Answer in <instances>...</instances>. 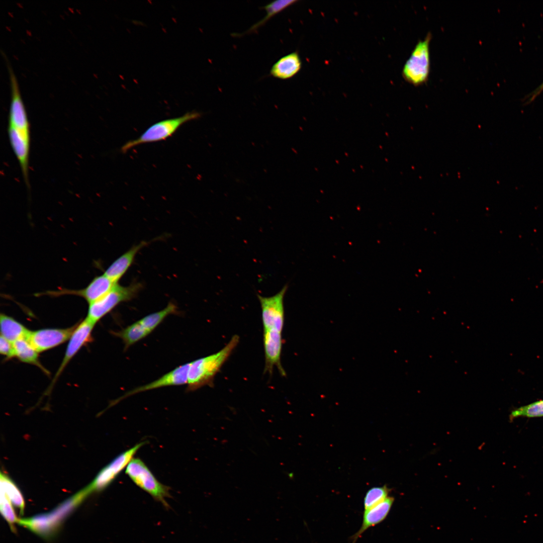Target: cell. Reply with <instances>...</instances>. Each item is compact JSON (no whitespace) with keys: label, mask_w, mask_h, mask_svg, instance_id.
I'll return each mask as SVG.
<instances>
[{"label":"cell","mask_w":543,"mask_h":543,"mask_svg":"<svg viewBox=\"0 0 543 543\" xmlns=\"http://www.w3.org/2000/svg\"><path fill=\"white\" fill-rule=\"evenodd\" d=\"M92 492L93 491L88 485L51 512L19 519L18 523L45 538H52L56 534L64 519Z\"/></svg>","instance_id":"obj_1"},{"label":"cell","mask_w":543,"mask_h":543,"mask_svg":"<svg viewBox=\"0 0 543 543\" xmlns=\"http://www.w3.org/2000/svg\"><path fill=\"white\" fill-rule=\"evenodd\" d=\"M239 340L238 335H234L219 351L190 363L187 391L213 386L215 376L236 348Z\"/></svg>","instance_id":"obj_2"},{"label":"cell","mask_w":543,"mask_h":543,"mask_svg":"<svg viewBox=\"0 0 543 543\" xmlns=\"http://www.w3.org/2000/svg\"><path fill=\"white\" fill-rule=\"evenodd\" d=\"M201 113L197 112H188L178 117L165 119L156 122L148 128L137 138L126 142L121 147V151L125 153L131 148L140 144L154 143L164 140L171 136L177 129L187 122L200 118Z\"/></svg>","instance_id":"obj_3"},{"label":"cell","mask_w":543,"mask_h":543,"mask_svg":"<svg viewBox=\"0 0 543 543\" xmlns=\"http://www.w3.org/2000/svg\"><path fill=\"white\" fill-rule=\"evenodd\" d=\"M431 39V34L428 33L424 39L419 40L403 66V77L414 86L422 85L428 80L430 69Z\"/></svg>","instance_id":"obj_4"},{"label":"cell","mask_w":543,"mask_h":543,"mask_svg":"<svg viewBox=\"0 0 543 543\" xmlns=\"http://www.w3.org/2000/svg\"><path fill=\"white\" fill-rule=\"evenodd\" d=\"M125 473L138 487L168 507L166 498L170 497L169 488L158 481L141 459L133 458L126 467Z\"/></svg>","instance_id":"obj_5"},{"label":"cell","mask_w":543,"mask_h":543,"mask_svg":"<svg viewBox=\"0 0 543 543\" xmlns=\"http://www.w3.org/2000/svg\"><path fill=\"white\" fill-rule=\"evenodd\" d=\"M140 283H133L128 286L117 284L107 294L89 304L86 319L95 324L120 303L134 298L141 289Z\"/></svg>","instance_id":"obj_6"},{"label":"cell","mask_w":543,"mask_h":543,"mask_svg":"<svg viewBox=\"0 0 543 543\" xmlns=\"http://www.w3.org/2000/svg\"><path fill=\"white\" fill-rule=\"evenodd\" d=\"M287 289L288 285H286L273 296L263 297L257 295L263 330L283 331L285 319L284 299Z\"/></svg>","instance_id":"obj_7"},{"label":"cell","mask_w":543,"mask_h":543,"mask_svg":"<svg viewBox=\"0 0 543 543\" xmlns=\"http://www.w3.org/2000/svg\"><path fill=\"white\" fill-rule=\"evenodd\" d=\"M143 441L122 452L103 468L89 484L93 492L101 491L108 487L124 469L138 450L145 444Z\"/></svg>","instance_id":"obj_8"},{"label":"cell","mask_w":543,"mask_h":543,"mask_svg":"<svg viewBox=\"0 0 543 543\" xmlns=\"http://www.w3.org/2000/svg\"><path fill=\"white\" fill-rule=\"evenodd\" d=\"M116 284L103 274L95 277L85 288L82 289H60L55 291H47L37 293L36 296L47 295L51 297H58L66 295H75L84 298L88 304H90L103 297Z\"/></svg>","instance_id":"obj_9"},{"label":"cell","mask_w":543,"mask_h":543,"mask_svg":"<svg viewBox=\"0 0 543 543\" xmlns=\"http://www.w3.org/2000/svg\"><path fill=\"white\" fill-rule=\"evenodd\" d=\"M78 324L66 328H45L30 330L26 339L38 352H43L69 340Z\"/></svg>","instance_id":"obj_10"},{"label":"cell","mask_w":543,"mask_h":543,"mask_svg":"<svg viewBox=\"0 0 543 543\" xmlns=\"http://www.w3.org/2000/svg\"><path fill=\"white\" fill-rule=\"evenodd\" d=\"M94 326V324L86 319L78 324L69 340L63 358L48 390L46 391V394L48 395L49 392L51 390L54 383L69 361L77 353L82 346L88 342Z\"/></svg>","instance_id":"obj_11"},{"label":"cell","mask_w":543,"mask_h":543,"mask_svg":"<svg viewBox=\"0 0 543 543\" xmlns=\"http://www.w3.org/2000/svg\"><path fill=\"white\" fill-rule=\"evenodd\" d=\"M263 343L265 355L264 373L272 374L276 367L282 376H285L286 372L281 361L283 346L282 332L263 330Z\"/></svg>","instance_id":"obj_12"},{"label":"cell","mask_w":543,"mask_h":543,"mask_svg":"<svg viewBox=\"0 0 543 543\" xmlns=\"http://www.w3.org/2000/svg\"><path fill=\"white\" fill-rule=\"evenodd\" d=\"M189 367L190 363L179 366L158 379L127 392L120 398L112 402L111 405L117 404L128 397L140 392L164 387L187 384Z\"/></svg>","instance_id":"obj_13"},{"label":"cell","mask_w":543,"mask_h":543,"mask_svg":"<svg viewBox=\"0 0 543 543\" xmlns=\"http://www.w3.org/2000/svg\"><path fill=\"white\" fill-rule=\"evenodd\" d=\"M8 136L12 148L19 162L25 185L30 189L29 179L30 134L8 126Z\"/></svg>","instance_id":"obj_14"},{"label":"cell","mask_w":543,"mask_h":543,"mask_svg":"<svg viewBox=\"0 0 543 543\" xmlns=\"http://www.w3.org/2000/svg\"><path fill=\"white\" fill-rule=\"evenodd\" d=\"M394 501L393 497L388 496L378 504L370 509L365 510L362 525L359 529L351 537L352 540V543H355L369 528L380 523L386 518Z\"/></svg>","instance_id":"obj_15"},{"label":"cell","mask_w":543,"mask_h":543,"mask_svg":"<svg viewBox=\"0 0 543 543\" xmlns=\"http://www.w3.org/2000/svg\"><path fill=\"white\" fill-rule=\"evenodd\" d=\"M143 241L134 245L116 259L106 270L104 275L114 283L117 284L133 263L139 250L149 244Z\"/></svg>","instance_id":"obj_16"},{"label":"cell","mask_w":543,"mask_h":543,"mask_svg":"<svg viewBox=\"0 0 543 543\" xmlns=\"http://www.w3.org/2000/svg\"><path fill=\"white\" fill-rule=\"evenodd\" d=\"M302 62L297 52H293L280 58L272 66L270 74L273 77L288 79L295 76L300 70Z\"/></svg>","instance_id":"obj_17"},{"label":"cell","mask_w":543,"mask_h":543,"mask_svg":"<svg viewBox=\"0 0 543 543\" xmlns=\"http://www.w3.org/2000/svg\"><path fill=\"white\" fill-rule=\"evenodd\" d=\"M1 335L14 343L26 338L30 330L12 317L1 313L0 315Z\"/></svg>","instance_id":"obj_18"},{"label":"cell","mask_w":543,"mask_h":543,"mask_svg":"<svg viewBox=\"0 0 543 543\" xmlns=\"http://www.w3.org/2000/svg\"><path fill=\"white\" fill-rule=\"evenodd\" d=\"M13 343L15 357L22 362L36 366L44 372H47L39 360V352L26 338L19 339Z\"/></svg>","instance_id":"obj_19"},{"label":"cell","mask_w":543,"mask_h":543,"mask_svg":"<svg viewBox=\"0 0 543 543\" xmlns=\"http://www.w3.org/2000/svg\"><path fill=\"white\" fill-rule=\"evenodd\" d=\"M296 2H297V1L296 0H279L268 4L262 8L266 13V15L262 20L253 25L245 33L242 34H237L234 35L242 36L244 34L256 32L260 27L263 26L272 18Z\"/></svg>","instance_id":"obj_20"},{"label":"cell","mask_w":543,"mask_h":543,"mask_svg":"<svg viewBox=\"0 0 543 543\" xmlns=\"http://www.w3.org/2000/svg\"><path fill=\"white\" fill-rule=\"evenodd\" d=\"M150 332L137 321L124 329L114 333L124 343L126 349L145 338Z\"/></svg>","instance_id":"obj_21"},{"label":"cell","mask_w":543,"mask_h":543,"mask_svg":"<svg viewBox=\"0 0 543 543\" xmlns=\"http://www.w3.org/2000/svg\"><path fill=\"white\" fill-rule=\"evenodd\" d=\"M1 491H3L11 502L13 506L20 509L23 513L25 502L23 495L16 485L5 474L0 475Z\"/></svg>","instance_id":"obj_22"},{"label":"cell","mask_w":543,"mask_h":543,"mask_svg":"<svg viewBox=\"0 0 543 543\" xmlns=\"http://www.w3.org/2000/svg\"><path fill=\"white\" fill-rule=\"evenodd\" d=\"M177 306L172 302H169L165 308L159 311L150 314L139 322L150 333L169 315L176 313Z\"/></svg>","instance_id":"obj_23"},{"label":"cell","mask_w":543,"mask_h":543,"mask_svg":"<svg viewBox=\"0 0 543 543\" xmlns=\"http://www.w3.org/2000/svg\"><path fill=\"white\" fill-rule=\"evenodd\" d=\"M389 491L390 489L385 485L369 489L364 500L365 510L370 509L384 500L388 497Z\"/></svg>","instance_id":"obj_24"},{"label":"cell","mask_w":543,"mask_h":543,"mask_svg":"<svg viewBox=\"0 0 543 543\" xmlns=\"http://www.w3.org/2000/svg\"><path fill=\"white\" fill-rule=\"evenodd\" d=\"M519 416L527 417L543 416V400L522 406L513 410L510 414V419Z\"/></svg>","instance_id":"obj_25"},{"label":"cell","mask_w":543,"mask_h":543,"mask_svg":"<svg viewBox=\"0 0 543 543\" xmlns=\"http://www.w3.org/2000/svg\"><path fill=\"white\" fill-rule=\"evenodd\" d=\"M0 508L2 515L10 526L13 529L14 528L13 527L14 524L16 522L18 523L19 519L18 518L15 513L13 505L6 494L2 491H1Z\"/></svg>","instance_id":"obj_26"},{"label":"cell","mask_w":543,"mask_h":543,"mask_svg":"<svg viewBox=\"0 0 543 543\" xmlns=\"http://www.w3.org/2000/svg\"><path fill=\"white\" fill-rule=\"evenodd\" d=\"M0 353L7 358L15 357L14 343L2 335L0 338Z\"/></svg>","instance_id":"obj_27"}]
</instances>
